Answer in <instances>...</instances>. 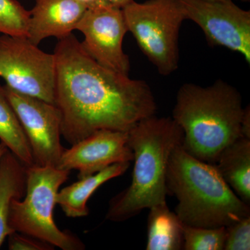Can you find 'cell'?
Returning <instances> with one entry per match:
<instances>
[{"instance_id":"23","label":"cell","mask_w":250,"mask_h":250,"mask_svg":"<svg viewBox=\"0 0 250 250\" xmlns=\"http://www.w3.org/2000/svg\"><path fill=\"white\" fill-rule=\"evenodd\" d=\"M77 1H80L81 4H83L87 9L109 4L106 0H77Z\"/></svg>"},{"instance_id":"7","label":"cell","mask_w":250,"mask_h":250,"mask_svg":"<svg viewBox=\"0 0 250 250\" xmlns=\"http://www.w3.org/2000/svg\"><path fill=\"white\" fill-rule=\"evenodd\" d=\"M0 77L16 93L55 104V55L27 38L0 36Z\"/></svg>"},{"instance_id":"25","label":"cell","mask_w":250,"mask_h":250,"mask_svg":"<svg viewBox=\"0 0 250 250\" xmlns=\"http://www.w3.org/2000/svg\"><path fill=\"white\" fill-rule=\"evenodd\" d=\"M8 148L5 146V144L3 143H0V159H1V156L4 155V153L8 150Z\"/></svg>"},{"instance_id":"9","label":"cell","mask_w":250,"mask_h":250,"mask_svg":"<svg viewBox=\"0 0 250 250\" xmlns=\"http://www.w3.org/2000/svg\"><path fill=\"white\" fill-rule=\"evenodd\" d=\"M4 87L27 136L34 165L57 167L64 150L60 110L53 104Z\"/></svg>"},{"instance_id":"13","label":"cell","mask_w":250,"mask_h":250,"mask_svg":"<svg viewBox=\"0 0 250 250\" xmlns=\"http://www.w3.org/2000/svg\"><path fill=\"white\" fill-rule=\"evenodd\" d=\"M130 162L118 163L103 170L64 188L58 192L56 204L69 218H81L89 213L87 202L94 192L110 179L123 175L129 169Z\"/></svg>"},{"instance_id":"19","label":"cell","mask_w":250,"mask_h":250,"mask_svg":"<svg viewBox=\"0 0 250 250\" xmlns=\"http://www.w3.org/2000/svg\"><path fill=\"white\" fill-rule=\"evenodd\" d=\"M185 250H223L225 228H204L182 223Z\"/></svg>"},{"instance_id":"11","label":"cell","mask_w":250,"mask_h":250,"mask_svg":"<svg viewBox=\"0 0 250 250\" xmlns=\"http://www.w3.org/2000/svg\"><path fill=\"white\" fill-rule=\"evenodd\" d=\"M134 160L128 131L103 129L64 149L57 168L77 170L78 178L88 177L118 163Z\"/></svg>"},{"instance_id":"18","label":"cell","mask_w":250,"mask_h":250,"mask_svg":"<svg viewBox=\"0 0 250 250\" xmlns=\"http://www.w3.org/2000/svg\"><path fill=\"white\" fill-rule=\"evenodd\" d=\"M30 11L16 0H0V34L27 38Z\"/></svg>"},{"instance_id":"15","label":"cell","mask_w":250,"mask_h":250,"mask_svg":"<svg viewBox=\"0 0 250 250\" xmlns=\"http://www.w3.org/2000/svg\"><path fill=\"white\" fill-rule=\"evenodd\" d=\"M237 196L250 203V139L241 137L220 153L214 164Z\"/></svg>"},{"instance_id":"4","label":"cell","mask_w":250,"mask_h":250,"mask_svg":"<svg viewBox=\"0 0 250 250\" xmlns=\"http://www.w3.org/2000/svg\"><path fill=\"white\" fill-rule=\"evenodd\" d=\"M166 182L178 200L175 213L184 225L226 228L250 215V205L237 196L215 165L188 154L182 145L171 154Z\"/></svg>"},{"instance_id":"21","label":"cell","mask_w":250,"mask_h":250,"mask_svg":"<svg viewBox=\"0 0 250 250\" xmlns=\"http://www.w3.org/2000/svg\"><path fill=\"white\" fill-rule=\"evenodd\" d=\"M10 250H54L55 247L34 237L13 231L8 236Z\"/></svg>"},{"instance_id":"6","label":"cell","mask_w":250,"mask_h":250,"mask_svg":"<svg viewBox=\"0 0 250 250\" xmlns=\"http://www.w3.org/2000/svg\"><path fill=\"white\" fill-rule=\"evenodd\" d=\"M128 31L161 75L179 66V31L185 16L177 0L134 1L123 8Z\"/></svg>"},{"instance_id":"8","label":"cell","mask_w":250,"mask_h":250,"mask_svg":"<svg viewBox=\"0 0 250 250\" xmlns=\"http://www.w3.org/2000/svg\"><path fill=\"white\" fill-rule=\"evenodd\" d=\"M186 20L197 24L209 45L243 56L250 63V11L232 0H177Z\"/></svg>"},{"instance_id":"14","label":"cell","mask_w":250,"mask_h":250,"mask_svg":"<svg viewBox=\"0 0 250 250\" xmlns=\"http://www.w3.org/2000/svg\"><path fill=\"white\" fill-rule=\"evenodd\" d=\"M27 189V166L8 149L0 159V248L13 229L9 225L11 204L24 198Z\"/></svg>"},{"instance_id":"1","label":"cell","mask_w":250,"mask_h":250,"mask_svg":"<svg viewBox=\"0 0 250 250\" xmlns=\"http://www.w3.org/2000/svg\"><path fill=\"white\" fill-rule=\"evenodd\" d=\"M55 105L62 136L74 145L100 130L128 131L155 115V98L147 82L104 67L71 34L59 40Z\"/></svg>"},{"instance_id":"3","label":"cell","mask_w":250,"mask_h":250,"mask_svg":"<svg viewBox=\"0 0 250 250\" xmlns=\"http://www.w3.org/2000/svg\"><path fill=\"white\" fill-rule=\"evenodd\" d=\"M183 140V131L170 117L153 115L128 131V143L134 153L132 179L129 187L111 199L106 220L125 221L146 208L166 203L169 160Z\"/></svg>"},{"instance_id":"22","label":"cell","mask_w":250,"mask_h":250,"mask_svg":"<svg viewBox=\"0 0 250 250\" xmlns=\"http://www.w3.org/2000/svg\"><path fill=\"white\" fill-rule=\"evenodd\" d=\"M241 137L250 139V108L249 105L244 108L241 125Z\"/></svg>"},{"instance_id":"24","label":"cell","mask_w":250,"mask_h":250,"mask_svg":"<svg viewBox=\"0 0 250 250\" xmlns=\"http://www.w3.org/2000/svg\"><path fill=\"white\" fill-rule=\"evenodd\" d=\"M106 1L111 6L123 9L125 6H126L134 0H106Z\"/></svg>"},{"instance_id":"17","label":"cell","mask_w":250,"mask_h":250,"mask_svg":"<svg viewBox=\"0 0 250 250\" xmlns=\"http://www.w3.org/2000/svg\"><path fill=\"white\" fill-rule=\"evenodd\" d=\"M0 140L25 166L34 165L29 141L4 87L0 85Z\"/></svg>"},{"instance_id":"10","label":"cell","mask_w":250,"mask_h":250,"mask_svg":"<svg viewBox=\"0 0 250 250\" xmlns=\"http://www.w3.org/2000/svg\"><path fill=\"white\" fill-rule=\"evenodd\" d=\"M76 30L83 34L82 47L95 62L129 75V58L123 49V39L128 32L123 9L107 4L87 9Z\"/></svg>"},{"instance_id":"16","label":"cell","mask_w":250,"mask_h":250,"mask_svg":"<svg viewBox=\"0 0 250 250\" xmlns=\"http://www.w3.org/2000/svg\"><path fill=\"white\" fill-rule=\"evenodd\" d=\"M147 218V250H183L182 223L167 204L149 208Z\"/></svg>"},{"instance_id":"12","label":"cell","mask_w":250,"mask_h":250,"mask_svg":"<svg viewBox=\"0 0 250 250\" xmlns=\"http://www.w3.org/2000/svg\"><path fill=\"white\" fill-rule=\"evenodd\" d=\"M86 10L77 0H36L27 39L36 45L49 37L63 39L76 30Z\"/></svg>"},{"instance_id":"2","label":"cell","mask_w":250,"mask_h":250,"mask_svg":"<svg viewBox=\"0 0 250 250\" xmlns=\"http://www.w3.org/2000/svg\"><path fill=\"white\" fill-rule=\"evenodd\" d=\"M243 111L241 93L218 80L207 87L182 85L172 118L183 131L184 150L214 165L223 149L241 137Z\"/></svg>"},{"instance_id":"20","label":"cell","mask_w":250,"mask_h":250,"mask_svg":"<svg viewBox=\"0 0 250 250\" xmlns=\"http://www.w3.org/2000/svg\"><path fill=\"white\" fill-rule=\"evenodd\" d=\"M225 250H250V215L225 228Z\"/></svg>"},{"instance_id":"5","label":"cell","mask_w":250,"mask_h":250,"mask_svg":"<svg viewBox=\"0 0 250 250\" xmlns=\"http://www.w3.org/2000/svg\"><path fill=\"white\" fill-rule=\"evenodd\" d=\"M70 171L50 166H27L24 198L15 200L10 208L9 225L13 231L45 241L62 250H83L84 243L70 231L59 229L53 211L59 188Z\"/></svg>"},{"instance_id":"26","label":"cell","mask_w":250,"mask_h":250,"mask_svg":"<svg viewBox=\"0 0 250 250\" xmlns=\"http://www.w3.org/2000/svg\"><path fill=\"white\" fill-rule=\"evenodd\" d=\"M240 1H243V2H249L250 0H240Z\"/></svg>"}]
</instances>
